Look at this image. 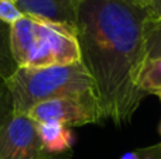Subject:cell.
<instances>
[{"label": "cell", "mask_w": 161, "mask_h": 159, "mask_svg": "<svg viewBox=\"0 0 161 159\" xmlns=\"http://www.w3.org/2000/svg\"><path fill=\"white\" fill-rule=\"evenodd\" d=\"M10 31L11 25L0 21V76L6 80L11 78L13 73L19 69L11 54Z\"/></svg>", "instance_id": "obj_8"}, {"label": "cell", "mask_w": 161, "mask_h": 159, "mask_svg": "<svg viewBox=\"0 0 161 159\" xmlns=\"http://www.w3.org/2000/svg\"><path fill=\"white\" fill-rule=\"evenodd\" d=\"M140 89L147 96L161 90V58H150L146 62L140 78Z\"/></svg>", "instance_id": "obj_9"}, {"label": "cell", "mask_w": 161, "mask_h": 159, "mask_svg": "<svg viewBox=\"0 0 161 159\" xmlns=\"http://www.w3.org/2000/svg\"><path fill=\"white\" fill-rule=\"evenodd\" d=\"M8 2H13V3H16V2H17V0H8Z\"/></svg>", "instance_id": "obj_17"}, {"label": "cell", "mask_w": 161, "mask_h": 159, "mask_svg": "<svg viewBox=\"0 0 161 159\" xmlns=\"http://www.w3.org/2000/svg\"><path fill=\"white\" fill-rule=\"evenodd\" d=\"M36 123L59 124L67 128L97 124L105 118L95 93L58 97L34 106L27 113Z\"/></svg>", "instance_id": "obj_4"}, {"label": "cell", "mask_w": 161, "mask_h": 159, "mask_svg": "<svg viewBox=\"0 0 161 159\" xmlns=\"http://www.w3.org/2000/svg\"><path fill=\"white\" fill-rule=\"evenodd\" d=\"M136 2H139V3H143V4H147V2H148V0H136Z\"/></svg>", "instance_id": "obj_16"}, {"label": "cell", "mask_w": 161, "mask_h": 159, "mask_svg": "<svg viewBox=\"0 0 161 159\" xmlns=\"http://www.w3.org/2000/svg\"><path fill=\"white\" fill-rule=\"evenodd\" d=\"M80 0H17L23 14L47 18L75 27Z\"/></svg>", "instance_id": "obj_6"}, {"label": "cell", "mask_w": 161, "mask_h": 159, "mask_svg": "<svg viewBox=\"0 0 161 159\" xmlns=\"http://www.w3.org/2000/svg\"><path fill=\"white\" fill-rule=\"evenodd\" d=\"M160 134H161V126H160Z\"/></svg>", "instance_id": "obj_18"}, {"label": "cell", "mask_w": 161, "mask_h": 159, "mask_svg": "<svg viewBox=\"0 0 161 159\" xmlns=\"http://www.w3.org/2000/svg\"><path fill=\"white\" fill-rule=\"evenodd\" d=\"M146 6L151 16H161V0H148Z\"/></svg>", "instance_id": "obj_13"}, {"label": "cell", "mask_w": 161, "mask_h": 159, "mask_svg": "<svg viewBox=\"0 0 161 159\" xmlns=\"http://www.w3.org/2000/svg\"><path fill=\"white\" fill-rule=\"evenodd\" d=\"M147 58H161V16L148 17L144 30Z\"/></svg>", "instance_id": "obj_10"}, {"label": "cell", "mask_w": 161, "mask_h": 159, "mask_svg": "<svg viewBox=\"0 0 161 159\" xmlns=\"http://www.w3.org/2000/svg\"><path fill=\"white\" fill-rule=\"evenodd\" d=\"M11 54L19 68H50L80 61L76 28L23 14L11 25Z\"/></svg>", "instance_id": "obj_2"}, {"label": "cell", "mask_w": 161, "mask_h": 159, "mask_svg": "<svg viewBox=\"0 0 161 159\" xmlns=\"http://www.w3.org/2000/svg\"><path fill=\"white\" fill-rule=\"evenodd\" d=\"M120 159H142V154H140V151H131L125 154Z\"/></svg>", "instance_id": "obj_14"}, {"label": "cell", "mask_w": 161, "mask_h": 159, "mask_svg": "<svg viewBox=\"0 0 161 159\" xmlns=\"http://www.w3.org/2000/svg\"><path fill=\"white\" fill-rule=\"evenodd\" d=\"M11 114H13V103H11L10 90L7 87L6 79L0 76V127Z\"/></svg>", "instance_id": "obj_11"}, {"label": "cell", "mask_w": 161, "mask_h": 159, "mask_svg": "<svg viewBox=\"0 0 161 159\" xmlns=\"http://www.w3.org/2000/svg\"><path fill=\"white\" fill-rule=\"evenodd\" d=\"M13 114H27L34 106L58 97L95 93L82 62L50 68H19L7 80ZM96 95V93H95Z\"/></svg>", "instance_id": "obj_3"}, {"label": "cell", "mask_w": 161, "mask_h": 159, "mask_svg": "<svg viewBox=\"0 0 161 159\" xmlns=\"http://www.w3.org/2000/svg\"><path fill=\"white\" fill-rule=\"evenodd\" d=\"M156 96H157V97H158V99H160V101H161V90H158V92H157V93H156Z\"/></svg>", "instance_id": "obj_15"}, {"label": "cell", "mask_w": 161, "mask_h": 159, "mask_svg": "<svg viewBox=\"0 0 161 159\" xmlns=\"http://www.w3.org/2000/svg\"><path fill=\"white\" fill-rule=\"evenodd\" d=\"M38 135L44 148L51 154H72L74 135L71 128H67L59 124L37 123Z\"/></svg>", "instance_id": "obj_7"}, {"label": "cell", "mask_w": 161, "mask_h": 159, "mask_svg": "<svg viewBox=\"0 0 161 159\" xmlns=\"http://www.w3.org/2000/svg\"><path fill=\"white\" fill-rule=\"evenodd\" d=\"M44 148L37 123L27 114H11L0 127V159H71Z\"/></svg>", "instance_id": "obj_5"}, {"label": "cell", "mask_w": 161, "mask_h": 159, "mask_svg": "<svg viewBox=\"0 0 161 159\" xmlns=\"http://www.w3.org/2000/svg\"><path fill=\"white\" fill-rule=\"evenodd\" d=\"M23 17V13L17 7L16 3L8 0H0V21L8 25H13L17 20Z\"/></svg>", "instance_id": "obj_12"}, {"label": "cell", "mask_w": 161, "mask_h": 159, "mask_svg": "<svg viewBox=\"0 0 161 159\" xmlns=\"http://www.w3.org/2000/svg\"><path fill=\"white\" fill-rule=\"evenodd\" d=\"M147 6L136 0H80L76 38L80 62L92 78L105 118L122 127L131 121L146 93Z\"/></svg>", "instance_id": "obj_1"}]
</instances>
